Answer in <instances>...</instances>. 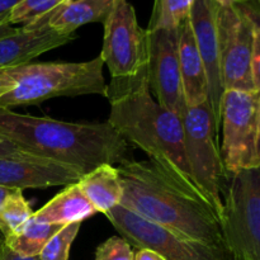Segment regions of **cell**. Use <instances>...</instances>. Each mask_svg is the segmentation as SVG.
<instances>
[{"mask_svg":"<svg viewBox=\"0 0 260 260\" xmlns=\"http://www.w3.org/2000/svg\"><path fill=\"white\" fill-rule=\"evenodd\" d=\"M134 260H165L159 255L147 249H137L134 254Z\"/></svg>","mask_w":260,"mask_h":260,"instance_id":"obj_28","label":"cell"},{"mask_svg":"<svg viewBox=\"0 0 260 260\" xmlns=\"http://www.w3.org/2000/svg\"><path fill=\"white\" fill-rule=\"evenodd\" d=\"M76 37L75 33L56 32L46 23L22 25L13 35L0 38V69L30 63L33 58L68 45Z\"/></svg>","mask_w":260,"mask_h":260,"instance_id":"obj_14","label":"cell"},{"mask_svg":"<svg viewBox=\"0 0 260 260\" xmlns=\"http://www.w3.org/2000/svg\"><path fill=\"white\" fill-rule=\"evenodd\" d=\"M132 246L119 236H112L95 250V260H134Z\"/></svg>","mask_w":260,"mask_h":260,"instance_id":"obj_24","label":"cell"},{"mask_svg":"<svg viewBox=\"0 0 260 260\" xmlns=\"http://www.w3.org/2000/svg\"><path fill=\"white\" fill-rule=\"evenodd\" d=\"M62 225L38 222L30 217L19 229L5 236V245L18 255L30 258L38 256L46 244L62 229Z\"/></svg>","mask_w":260,"mask_h":260,"instance_id":"obj_19","label":"cell"},{"mask_svg":"<svg viewBox=\"0 0 260 260\" xmlns=\"http://www.w3.org/2000/svg\"><path fill=\"white\" fill-rule=\"evenodd\" d=\"M234 260H243V259H239V258H234Z\"/></svg>","mask_w":260,"mask_h":260,"instance_id":"obj_34","label":"cell"},{"mask_svg":"<svg viewBox=\"0 0 260 260\" xmlns=\"http://www.w3.org/2000/svg\"><path fill=\"white\" fill-rule=\"evenodd\" d=\"M8 15L9 14H5V15H0V38L3 37H7V36L13 35L18 30L19 27H14V25L9 24L8 22Z\"/></svg>","mask_w":260,"mask_h":260,"instance_id":"obj_27","label":"cell"},{"mask_svg":"<svg viewBox=\"0 0 260 260\" xmlns=\"http://www.w3.org/2000/svg\"><path fill=\"white\" fill-rule=\"evenodd\" d=\"M223 90H260L259 0H234L216 14Z\"/></svg>","mask_w":260,"mask_h":260,"instance_id":"obj_4","label":"cell"},{"mask_svg":"<svg viewBox=\"0 0 260 260\" xmlns=\"http://www.w3.org/2000/svg\"><path fill=\"white\" fill-rule=\"evenodd\" d=\"M32 216L33 211L23 196V190L13 189L0 208V231L4 238L19 229Z\"/></svg>","mask_w":260,"mask_h":260,"instance_id":"obj_21","label":"cell"},{"mask_svg":"<svg viewBox=\"0 0 260 260\" xmlns=\"http://www.w3.org/2000/svg\"><path fill=\"white\" fill-rule=\"evenodd\" d=\"M106 217L129 245L154 251L165 260H234L229 250L182 238L119 205L109 210Z\"/></svg>","mask_w":260,"mask_h":260,"instance_id":"obj_10","label":"cell"},{"mask_svg":"<svg viewBox=\"0 0 260 260\" xmlns=\"http://www.w3.org/2000/svg\"><path fill=\"white\" fill-rule=\"evenodd\" d=\"M23 155H29L25 154L18 145H15L12 140L8 137L3 136L0 134V159L2 157H17L23 156Z\"/></svg>","mask_w":260,"mask_h":260,"instance_id":"obj_26","label":"cell"},{"mask_svg":"<svg viewBox=\"0 0 260 260\" xmlns=\"http://www.w3.org/2000/svg\"><path fill=\"white\" fill-rule=\"evenodd\" d=\"M106 98L111 104L108 123L114 131L131 146L135 145L147 154L150 161L178 184L202 197L185 159L183 117L152 98L147 79L111 81Z\"/></svg>","mask_w":260,"mask_h":260,"instance_id":"obj_3","label":"cell"},{"mask_svg":"<svg viewBox=\"0 0 260 260\" xmlns=\"http://www.w3.org/2000/svg\"><path fill=\"white\" fill-rule=\"evenodd\" d=\"M218 7L220 5L213 3L212 0H194L188 19L192 27L198 52L205 66L206 76H207L208 103L215 119L216 129L220 136L221 98H222L223 88L221 83L220 51H218L217 27H216V14Z\"/></svg>","mask_w":260,"mask_h":260,"instance_id":"obj_12","label":"cell"},{"mask_svg":"<svg viewBox=\"0 0 260 260\" xmlns=\"http://www.w3.org/2000/svg\"><path fill=\"white\" fill-rule=\"evenodd\" d=\"M113 5V0H70L46 15L48 28L61 33H75L88 23H102Z\"/></svg>","mask_w":260,"mask_h":260,"instance_id":"obj_17","label":"cell"},{"mask_svg":"<svg viewBox=\"0 0 260 260\" xmlns=\"http://www.w3.org/2000/svg\"><path fill=\"white\" fill-rule=\"evenodd\" d=\"M95 213V208L83 194L78 183H75L66 185L65 189L48 201L42 208L33 212L32 217L38 222L66 226L81 223Z\"/></svg>","mask_w":260,"mask_h":260,"instance_id":"obj_16","label":"cell"},{"mask_svg":"<svg viewBox=\"0 0 260 260\" xmlns=\"http://www.w3.org/2000/svg\"><path fill=\"white\" fill-rule=\"evenodd\" d=\"M22 0H0V15L9 14L10 10L18 5Z\"/></svg>","mask_w":260,"mask_h":260,"instance_id":"obj_30","label":"cell"},{"mask_svg":"<svg viewBox=\"0 0 260 260\" xmlns=\"http://www.w3.org/2000/svg\"><path fill=\"white\" fill-rule=\"evenodd\" d=\"M17 86L15 68L0 69V98L12 91Z\"/></svg>","mask_w":260,"mask_h":260,"instance_id":"obj_25","label":"cell"},{"mask_svg":"<svg viewBox=\"0 0 260 260\" xmlns=\"http://www.w3.org/2000/svg\"><path fill=\"white\" fill-rule=\"evenodd\" d=\"M0 260H40L38 256H30V258H24V256H20L18 255L17 253L10 250L7 245L4 246L3 249V253L0 255Z\"/></svg>","mask_w":260,"mask_h":260,"instance_id":"obj_29","label":"cell"},{"mask_svg":"<svg viewBox=\"0 0 260 260\" xmlns=\"http://www.w3.org/2000/svg\"><path fill=\"white\" fill-rule=\"evenodd\" d=\"M184 150L198 192L221 215L228 173L220 152L217 129L208 102L187 108L183 114Z\"/></svg>","mask_w":260,"mask_h":260,"instance_id":"obj_6","label":"cell"},{"mask_svg":"<svg viewBox=\"0 0 260 260\" xmlns=\"http://www.w3.org/2000/svg\"><path fill=\"white\" fill-rule=\"evenodd\" d=\"M194 0H154L146 29H177L188 17Z\"/></svg>","mask_w":260,"mask_h":260,"instance_id":"obj_20","label":"cell"},{"mask_svg":"<svg viewBox=\"0 0 260 260\" xmlns=\"http://www.w3.org/2000/svg\"><path fill=\"white\" fill-rule=\"evenodd\" d=\"M4 240H5L4 235H3V234H2V231H0V255H2V253H3V249H4V246H5V243H4Z\"/></svg>","mask_w":260,"mask_h":260,"instance_id":"obj_33","label":"cell"},{"mask_svg":"<svg viewBox=\"0 0 260 260\" xmlns=\"http://www.w3.org/2000/svg\"><path fill=\"white\" fill-rule=\"evenodd\" d=\"M0 134L25 154L69 165L86 174L103 164L132 161V146L107 122L71 123L0 108Z\"/></svg>","mask_w":260,"mask_h":260,"instance_id":"obj_1","label":"cell"},{"mask_svg":"<svg viewBox=\"0 0 260 260\" xmlns=\"http://www.w3.org/2000/svg\"><path fill=\"white\" fill-rule=\"evenodd\" d=\"M78 185L96 212L106 215L121 203L123 190L121 178L113 165L103 164L86 173L79 180Z\"/></svg>","mask_w":260,"mask_h":260,"instance_id":"obj_18","label":"cell"},{"mask_svg":"<svg viewBox=\"0 0 260 260\" xmlns=\"http://www.w3.org/2000/svg\"><path fill=\"white\" fill-rule=\"evenodd\" d=\"M81 223L66 225L51 238L40 253V260H70V249L78 236Z\"/></svg>","mask_w":260,"mask_h":260,"instance_id":"obj_23","label":"cell"},{"mask_svg":"<svg viewBox=\"0 0 260 260\" xmlns=\"http://www.w3.org/2000/svg\"><path fill=\"white\" fill-rule=\"evenodd\" d=\"M146 32V79L150 93L160 106L179 116L187 111L183 96L178 58L177 29H145Z\"/></svg>","mask_w":260,"mask_h":260,"instance_id":"obj_11","label":"cell"},{"mask_svg":"<svg viewBox=\"0 0 260 260\" xmlns=\"http://www.w3.org/2000/svg\"><path fill=\"white\" fill-rule=\"evenodd\" d=\"M116 168L123 190L119 206L182 238L229 250L220 216L202 197L178 184L150 160H132Z\"/></svg>","mask_w":260,"mask_h":260,"instance_id":"obj_2","label":"cell"},{"mask_svg":"<svg viewBox=\"0 0 260 260\" xmlns=\"http://www.w3.org/2000/svg\"><path fill=\"white\" fill-rule=\"evenodd\" d=\"M220 127L226 173L260 169V90H223Z\"/></svg>","mask_w":260,"mask_h":260,"instance_id":"obj_8","label":"cell"},{"mask_svg":"<svg viewBox=\"0 0 260 260\" xmlns=\"http://www.w3.org/2000/svg\"><path fill=\"white\" fill-rule=\"evenodd\" d=\"M68 2L70 0H22L10 10L8 22L12 25L29 24L41 18H45Z\"/></svg>","mask_w":260,"mask_h":260,"instance_id":"obj_22","label":"cell"},{"mask_svg":"<svg viewBox=\"0 0 260 260\" xmlns=\"http://www.w3.org/2000/svg\"><path fill=\"white\" fill-rule=\"evenodd\" d=\"M101 58L108 66L114 83H129L146 78V32L137 22L128 0H113L103 23Z\"/></svg>","mask_w":260,"mask_h":260,"instance_id":"obj_9","label":"cell"},{"mask_svg":"<svg viewBox=\"0 0 260 260\" xmlns=\"http://www.w3.org/2000/svg\"><path fill=\"white\" fill-rule=\"evenodd\" d=\"M83 175L75 168L33 155L0 159V187L9 189L70 185L78 183Z\"/></svg>","mask_w":260,"mask_h":260,"instance_id":"obj_13","label":"cell"},{"mask_svg":"<svg viewBox=\"0 0 260 260\" xmlns=\"http://www.w3.org/2000/svg\"><path fill=\"white\" fill-rule=\"evenodd\" d=\"M178 58L185 107L208 102L207 76L188 18L178 27Z\"/></svg>","mask_w":260,"mask_h":260,"instance_id":"obj_15","label":"cell"},{"mask_svg":"<svg viewBox=\"0 0 260 260\" xmlns=\"http://www.w3.org/2000/svg\"><path fill=\"white\" fill-rule=\"evenodd\" d=\"M101 56L84 62H37L15 66L17 86L0 98V108L40 104L56 96H106Z\"/></svg>","mask_w":260,"mask_h":260,"instance_id":"obj_5","label":"cell"},{"mask_svg":"<svg viewBox=\"0 0 260 260\" xmlns=\"http://www.w3.org/2000/svg\"><path fill=\"white\" fill-rule=\"evenodd\" d=\"M220 221L234 258L260 260V169L228 174Z\"/></svg>","mask_w":260,"mask_h":260,"instance_id":"obj_7","label":"cell"},{"mask_svg":"<svg viewBox=\"0 0 260 260\" xmlns=\"http://www.w3.org/2000/svg\"><path fill=\"white\" fill-rule=\"evenodd\" d=\"M212 2L220 5V7H226V5H230L234 0H212Z\"/></svg>","mask_w":260,"mask_h":260,"instance_id":"obj_32","label":"cell"},{"mask_svg":"<svg viewBox=\"0 0 260 260\" xmlns=\"http://www.w3.org/2000/svg\"><path fill=\"white\" fill-rule=\"evenodd\" d=\"M13 189H9V188H4V187H0V208H2V205L3 202H4V200L7 198V196L9 194L10 192H12Z\"/></svg>","mask_w":260,"mask_h":260,"instance_id":"obj_31","label":"cell"}]
</instances>
